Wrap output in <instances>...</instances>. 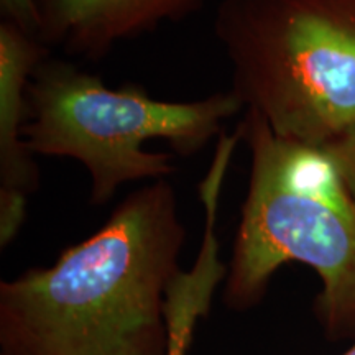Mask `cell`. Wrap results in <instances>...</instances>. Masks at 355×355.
Segmentation results:
<instances>
[{
	"mask_svg": "<svg viewBox=\"0 0 355 355\" xmlns=\"http://www.w3.org/2000/svg\"><path fill=\"white\" fill-rule=\"evenodd\" d=\"M184 239L168 178L133 191L51 266L0 283L2 355H168Z\"/></svg>",
	"mask_w": 355,
	"mask_h": 355,
	"instance_id": "cell-1",
	"label": "cell"
},
{
	"mask_svg": "<svg viewBox=\"0 0 355 355\" xmlns=\"http://www.w3.org/2000/svg\"><path fill=\"white\" fill-rule=\"evenodd\" d=\"M237 132L252 163L225 303L255 306L279 266L300 261L321 278L327 331L355 327V201L334 159L322 146L279 139L252 110H243Z\"/></svg>",
	"mask_w": 355,
	"mask_h": 355,
	"instance_id": "cell-2",
	"label": "cell"
},
{
	"mask_svg": "<svg viewBox=\"0 0 355 355\" xmlns=\"http://www.w3.org/2000/svg\"><path fill=\"white\" fill-rule=\"evenodd\" d=\"M230 92L279 139L326 146L355 125V0H222Z\"/></svg>",
	"mask_w": 355,
	"mask_h": 355,
	"instance_id": "cell-3",
	"label": "cell"
},
{
	"mask_svg": "<svg viewBox=\"0 0 355 355\" xmlns=\"http://www.w3.org/2000/svg\"><path fill=\"white\" fill-rule=\"evenodd\" d=\"M232 92L191 102L155 99L139 84L105 86L96 74L48 55L26 86L24 140L33 155L76 159L91 176V202L102 206L127 183L176 171L168 153L146 141L166 140L178 155L198 153L235 114Z\"/></svg>",
	"mask_w": 355,
	"mask_h": 355,
	"instance_id": "cell-4",
	"label": "cell"
},
{
	"mask_svg": "<svg viewBox=\"0 0 355 355\" xmlns=\"http://www.w3.org/2000/svg\"><path fill=\"white\" fill-rule=\"evenodd\" d=\"M50 55L38 38L0 21V245L17 237L26 199L38 189L35 155L26 148V86L38 63Z\"/></svg>",
	"mask_w": 355,
	"mask_h": 355,
	"instance_id": "cell-5",
	"label": "cell"
},
{
	"mask_svg": "<svg viewBox=\"0 0 355 355\" xmlns=\"http://www.w3.org/2000/svg\"><path fill=\"white\" fill-rule=\"evenodd\" d=\"M204 0H35L38 40L66 55L94 61L117 44L144 37L163 24H176L201 8Z\"/></svg>",
	"mask_w": 355,
	"mask_h": 355,
	"instance_id": "cell-6",
	"label": "cell"
},
{
	"mask_svg": "<svg viewBox=\"0 0 355 355\" xmlns=\"http://www.w3.org/2000/svg\"><path fill=\"white\" fill-rule=\"evenodd\" d=\"M224 178L225 171L214 166L199 183V198L206 214L204 237L193 268L186 272L181 270L168 290L166 318L170 326L168 355H186L198 319L209 311L216 288L227 277V266L222 263L219 257L220 247L216 235Z\"/></svg>",
	"mask_w": 355,
	"mask_h": 355,
	"instance_id": "cell-7",
	"label": "cell"
},
{
	"mask_svg": "<svg viewBox=\"0 0 355 355\" xmlns=\"http://www.w3.org/2000/svg\"><path fill=\"white\" fill-rule=\"evenodd\" d=\"M334 159L337 170L355 201V125L332 144L322 146Z\"/></svg>",
	"mask_w": 355,
	"mask_h": 355,
	"instance_id": "cell-8",
	"label": "cell"
},
{
	"mask_svg": "<svg viewBox=\"0 0 355 355\" xmlns=\"http://www.w3.org/2000/svg\"><path fill=\"white\" fill-rule=\"evenodd\" d=\"M2 20L38 38L40 15L35 0H0Z\"/></svg>",
	"mask_w": 355,
	"mask_h": 355,
	"instance_id": "cell-9",
	"label": "cell"
},
{
	"mask_svg": "<svg viewBox=\"0 0 355 355\" xmlns=\"http://www.w3.org/2000/svg\"><path fill=\"white\" fill-rule=\"evenodd\" d=\"M343 355H355V344L350 347L349 350H345V352Z\"/></svg>",
	"mask_w": 355,
	"mask_h": 355,
	"instance_id": "cell-10",
	"label": "cell"
}]
</instances>
